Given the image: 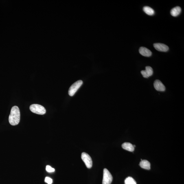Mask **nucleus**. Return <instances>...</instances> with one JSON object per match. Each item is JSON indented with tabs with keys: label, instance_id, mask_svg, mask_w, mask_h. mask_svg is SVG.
<instances>
[{
	"label": "nucleus",
	"instance_id": "17",
	"mask_svg": "<svg viewBox=\"0 0 184 184\" xmlns=\"http://www.w3.org/2000/svg\"><path fill=\"white\" fill-rule=\"evenodd\" d=\"M141 73L143 75V77H144V78H148L145 70L141 71Z\"/></svg>",
	"mask_w": 184,
	"mask_h": 184
},
{
	"label": "nucleus",
	"instance_id": "13",
	"mask_svg": "<svg viewBox=\"0 0 184 184\" xmlns=\"http://www.w3.org/2000/svg\"><path fill=\"white\" fill-rule=\"evenodd\" d=\"M145 69L146 70H145V71L146 72L148 78L149 77L152 76L153 74V70L152 68L150 66H147L145 68Z\"/></svg>",
	"mask_w": 184,
	"mask_h": 184
},
{
	"label": "nucleus",
	"instance_id": "15",
	"mask_svg": "<svg viewBox=\"0 0 184 184\" xmlns=\"http://www.w3.org/2000/svg\"><path fill=\"white\" fill-rule=\"evenodd\" d=\"M46 170L48 172H54L55 171L54 168H52L49 165H47L46 166Z\"/></svg>",
	"mask_w": 184,
	"mask_h": 184
},
{
	"label": "nucleus",
	"instance_id": "11",
	"mask_svg": "<svg viewBox=\"0 0 184 184\" xmlns=\"http://www.w3.org/2000/svg\"><path fill=\"white\" fill-rule=\"evenodd\" d=\"M181 8L179 6H177L172 8L170 11L171 15L174 17L178 16L181 12Z\"/></svg>",
	"mask_w": 184,
	"mask_h": 184
},
{
	"label": "nucleus",
	"instance_id": "18",
	"mask_svg": "<svg viewBox=\"0 0 184 184\" xmlns=\"http://www.w3.org/2000/svg\"><path fill=\"white\" fill-rule=\"evenodd\" d=\"M133 146L134 147H135V145H133Z\"/></svg>",
	"mask_w": 184,
	"mask_h": 184
},
{
	"label": "nucleus",
	"instance_id": "9",
	"mask_svg": "<svg viewBox=\"0 0 184 184\" xmlns=\"http://www.w3.org/2000/svg\"><path fill=\"white\" fill-rule=\"evenodd\" d=\"M141 168L146 170H150V163L146 160H142L139 164Z\"/></svg>",
	"mask_w": 184,
	"mask_h": 184
},
{
	"label": "nucleus",
	"instance_id": "12",
	"mask_svg": "<svg viewBox=\"0 0 184 184\" xmlns=\"http://www.w3.org/2000/svg\"><path fill=\"white\" fill-rule=\"evenodd\" d=\"M143 10L145 13L149 16L154 15L155 13L154 9L151 7L148 6H145L143 7Z\"/></svg>",
	"mask_w": 184,
	"mask_h": 184
},
{
	"label": "nucleus",
	"instance_id": "3",
	"mask_svg": "<svg viewBox=\"0 0 184 184\" xmlns=\"http://www.w3.org/2000/svg\"><path fill=\"white\" fill-rule=\"evenodd\" d=\"M83 82L82 80L77 81L73 83L70 87L68 93L70 96L72 97L82 85Z\"/></svg>",
	"mask_w": 184,
	"mask_h": 184
},
{
	"label": "nucleus",
	"instance_id": "2",
	"mask_svg": "<svg viewBox=\"0 0 184 184\" xmlns=\"http://www.w3.org/2000/svg\"><path fill=\"white\" fill-rule=\"evenodd\" d=\"M30 110L33 113L39 115H44L46 113L45 108L40 105L33 104L30 106Z\"/></svg>",
	"mask_w": 184,
	"mask_h": 184
},
{
	"label": "nucleus",
	"instance_id": "10",
	"mask_svg": "<svg viewBox=\"0 0 184 184\" xmlns=\"http://www.w3.org/2000/svg\"><path fill=\"white\" fill-rule=\"evenodd\" d=\"M122 148L128 151L133 152L134 150L133 145L129 143H124L122 145Z\"/></svg>",
	"mask_w": 184,
	"mask_h": 184
},
{
	"label": "nucleus",
	"instance_id": "4",
	"mask_svg": "<svg viewBox=\"0 0 184 184\" xmlns=\"http://www.w3.org/2000/svg\"><path fill=\"white\" fill-rule=\"evenodd\" d=\"M113 180V177L109 171L106 168L103 170V176L102 184H110Z\"/></svg>",
	"mask_w": 184,
	"mask_h": 184
},
{
	"label": "nucleus",
	"instance_id": "6",
	"mask_svg": "<svg viewBox=\"0 0 184 184\" xmlns=\"http://www.w3.org/2000/svg\"><path fill=\"white\" fill-rule=\"evenodd\" d=\"M154 47L156 50L159 51L166 52L169 50V47L168 46L162 43H154Z\"/></svg>",
	"mask_w": 184,
	"mask_h": 184
},
{
	"label": "nucleus",
	"instance_id": "8",
	"mask_svg": "<svg viewBox=\"0 0 184 184\" xmlns=\"http://www.w3.org/2000/svg\"><path fill=\"white\" fill-rule=\"evenodd\" d=\"M139 51L140 54L145 57H150L152 54V51L150 49L144 47L140 48Z\"/></svg>",
	"mask_w": 184,
	"mask_h": 184
},
{
	"label": "nucleus",
	"instance_id": "5",
	"mask_svg": "<svg viewBox=\"0 0 184 184\" xmlns=\"http://www.w3.org/2000/svg\"><path fill=\"white\" fill-rule=\"evenodd\" d=\"M82 159L88 168H91L93 165V161L89 155L85 152H83L82 154Z\"/></svg>",
	"mask_w": 184,
	"mask_h": 184
},
{
	"label": "nucleus",
	"instance_id": "14",
	"mask_svg": "<svg viewBox=\"0 0 184 184\" xmlns=\"http://www.w3.org/2000/svg\"><path fill=\"white\" fill-rule=\"evenodd\" d=\"M124 183L125 184H137L135 180L130 177L126 178L125 180Z\"/></svg>",
	"mask_w": 184,
	"mask_h": 184
},
{
	"label": "nucleus",
	"instance_id": "1",
	"mask_svg": "<svg viewBox=\"0 0 184 184\" xmlns=\"http://www.w3.org/2000/svg\"><path fill=\"white\" fill-rule=\"evenodd\" d=\"M20 119V113L19 108L16 106L13 107L9 116V123L12 126H16L19 124Z\"/></svg>",
	"mask_w": 184,
	"mask_h": 184
},
{
	"label": "nucleus",
	"instance_id": "7",
	"mask_svg": "<svg viewBox=\"0 0 184 184\" xmlns=\"http://www.w3.org/2000/svg\"><path fill=\"white\" fill-rule=\"evenodd\" d=\"M154 86L156 91H164L165 87L162 82L159 80H156L154 83Z\"/></svg>",
	"mask_w": 184,
	"mask_h": 184
},
{
	"label": "nucleus",
	"instance_id": "16",
	"mask_svg": "<svg viewBox=\"0 0 184 184\" xmlns=\"http://www.w3.org/2000/svg\"><path fill=\"white\" fill-rule=\"evenodd\" d=\"M45 182L48 184H51L53 183V180L50 178L46 177L45 179Z\"/></svg>",
	"mask_w": 184,
	"mask_h": 184
}]
</instances>
